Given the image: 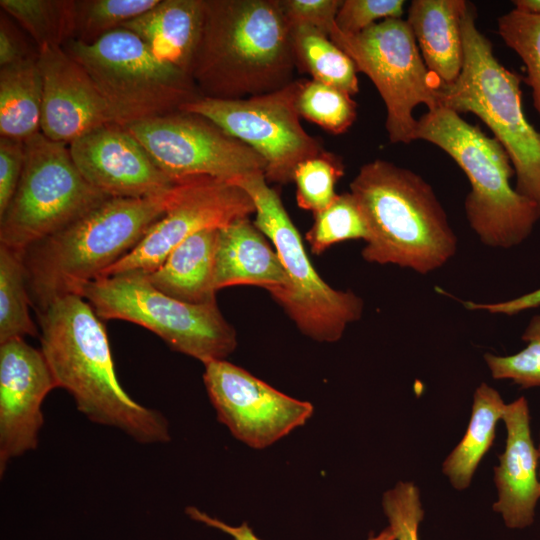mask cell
<instances>
[{
	"instance_id": "obj_34",
	"label": "cell",
	"mask_w": 540,
	"mask_h": 540,
	"mask_svg": "<svg viewBox=\"0 0 540 540\" xmlns=\"http://www.w3.org/2000/svg\"><path fill=\"white\" fill-rule=\"evenodd\" d=\"M527 346L509 356L484 355L495 379H510L522 388L540 386V314L534 315L523 332Z\"/></svg>"
},
{
	"instance_id": "obj_43",
	"label": "cell",
	"mask_w": 540,
	"mask_h": 540,
	"mask_svg": "<svg viewBox=\"0 0 540 540\" xmlns=\"http://www.w3.org/2000/svg\"><path fill=\"white\" fill-rule=\"evenodd\" d=\"M538 454H539V460H540V444H539ZM539 474H540V472H539Z\"/></svg>"
},
{
	"instance_id": "obj_26",
	"label": "cell",
	"mask_w": 540,
	"mask_h": 540,
	"mask_svg": "<svg viewBox=\"0 0 540 540\" xmlns=\"http://www.w3.org/2000/svg\"><path fill=\"white\" fill-rule=\"evenodd\" d=\"M291 46L296 68L311 79L354 95L359 91L357 69L352 59L322 30L291 25Z\"/></svg>"
},
{
	"instance_id": "obj_30",
	"label": "cell",
	"mask_w": 540,
	"mask_h": 540,
	"mask_svg": "<svg viewBox=\"0 0 540 540\" xmlns=\"http://www.w3.org/2000/svg\"><path fill=\"white\" fill-rule=\"evenodd\" d=\"M160 0H76L75 41L92 44L126 22L146 13Z\"/></svg>"
},
{
	"instance_id": "obj_12",
	"label": "cell",
	"mask_w": 540,
	"mask_h": 540,
	"mask_svg": "<svg viewBox=\"0 0 540 540\" xmlns=\"http://www.w3.org/2000/svg\"><path fill=\"white\" fill-rule=\"evenodd\" d=\"M301 79L276 91L242 99L198 97L179 110L206 117L247 144L266 162L267 182L293 181L296 167L327 150L300 122L297 96Z\"/></svg>"
},
{
	"instance_id": "obj_8",
	"label": "cell",
	"mask_w": 540,
	"mask_h": 540,
	"mask_svg": "<svg viewBox=\"0 0 540 540\" xmlns=\"http://www.w3.org/2000/svg\"><path fill=\"white\" fill-rule=\"evenodd\" d=\"M248 193L255 205L254 225L274 245L285 269L288 286L271 294L300 331L319 342L338 341L346 327L360 319L362 299L352 291L330 287L313 267L301 236L264 172L231 182Z\"/></svg>"
},
{
	"instance_id": "obj_14",
	"label": "cell",
	"mask_w": 540,
	"mask_h": 540,
	"mask_svg": "<svg viewBox=\"0 0 540 540\" xmlns=\"http://www.w3.org/2000/svg\"><path fill=\"white\" fill-rule=\"evenodd\" d=\"M253 213L255 205L251 197L235 184L210 177L182 180L180 193L166 213L136 247L101 276L152 272L173 249L192 235L203 230L220 229Z\"/></svg>"
},
{
	"instance_id": "obj_10",
	"label": "cell",
	"mask_w": 540,
	"mask_h": 540,
	"mask_svg": "<svg viewBox=\"0 0 540 540\" xmlns=\"http://www.w3.org/2000/svg\"><path fill=\"white\" fill-rule=\"evenodd\" d=\"M17 190L0 216V245L24 252L62 230L107 198L77 169L69 145L41 132L24 141Z\"/></svg>"
},
{
	"instance_id": "obj_21",
	"label": "cell",
	"mask_w": 540,
	"mask_h": 540,
	"mask_svg": "<svg viewBox=\"0 0 540 540\" xmlns=\"http://www.w3.org/2000/svg\"><path fill=\"white\" fill-rule=\"evenodd\" d=\"M465 0H413L407 22L423 61L441 85L453 83L464 62L462 22Z\"/></svg>"
},
{
	"instance_id": "obj_38",
	"label": "cell",
	"mask_w": 540,
	"mask_h": 540,
	"mask_svg": "<svg viewBox=\"0 0 540 540\" xmlns=\"http://www.w3.org/2000/svg\"><path fill=\"white\" fill-rule=\"evenodd\" d=\"M25 162L24 141L0 138V216L19 185Z\"/></svg>"
},
{
	"instance_id": "obj_31",
	"label": "cell",
	"mask_w": 540,
	"mask_h": 540,
	"mask_svg": "<svg viewBox=\"0 0 540 540\" xmlns=\"http://www.w3.org/2000/svg\"><path fill=\"white\" fill-rule=\"evenodd\" d=\"M368 236L363 213L349 192L338 194L328 207L314 214L306 240L314 254H321L336 243L354 239L366 241Z\"/></svg>"
},
{
	"instance_id": "obj_13",
	"label": "cell",
	"mask_w": 540,
	"mask_h": 540,
	"mask_svg": "<svg viewBox=\"0 0 540 540\" xmlns=\"http://www.w3.org/2000/svg\"><path fill=\"white\" fill-rule=\"evenodd\" d=\"M124 126L175 183L194 177L231 183L265 173L261 155L199 114L178 110Z\"/></svg>"
},
{
	"instance_id": "obj_25",
	"label": "cell",
	"mask_w": 540,
	"mask_h": 540,
	"mask_svg": "<svg viewBox=\"0 0 540 540\" xmlns=\"http://www.w3.org/2000/svg\"><path fill=\"white\" fill-rule=\"evenodd\" d=\"M505 406L498 391L486 383L476 389L465 435L443 463V472L455 489L470 485L477 466L492 446Z\"/></svg>"
},
{
	"instance_id": "obj_24",
	"label": "cell",
	"mask_w": 540,
	"mask_h": 540,
	"mask_svg": "<svg viewBox=\"0 0 540 540\" xmlns=\"http://www.w3.org/2000/svg\"><path fill=\"white\" fill-rule=\"evenodd\" d=\"M43 81L39 53L0 67V135L25 141L40 132Z\"/></svg>"
},
{
	"instance_id": "obj_9",
	"label": "cell",
	"mask_w": 540,
	"mask_h": 540,
	"mask_svg": "<svg viewBox=\"0 0 540 540\" xmlns=\"http://www.w3.org/2000/svg\"><path fill=\"white\" fill-rule=\"evenodd\" d=\"M62 48L85 69L119 124L178 111L200 97L190 74L157 59L125 28L92 44L70 40Z\"/></svg>"
},
{
	"instance_id": "obj_5",
	"label": "cell",
	"mask_w": 540,
	"mask_h": 540,
	"mask_svg": "<svg viewBox=\"0 0 540 540\" xmlns=\"http://www.w3.org/2000/svg\"><path fill=\"white\" fill-rule=\"evenodd\" d=\"M415 140L439 147L466 174L471 187L464 202L466 217L485 246L509 249L530 236L540 213L512 187L515 171L498 140L443 106L417 119Z\"/></svg>"
},
{
	"instance_id": "obj_20",
	"label": "cell",
	"mask_w": 540,
	"mask_h": 540,
	"mask_svg": "<svg viewBox=\"0 0 540 540\" xmlns=\"http://www.w3.org/2000/svg\"><path fill=\"white\" fill-rule=\"evenodd\" d=\"M264 236L249 217L218 229L214 259L217 291L229 286L253 285L273 294L287 288L285 269Z\"/></svg>"
},
{
	"instance_id": "obj_27",
	"label": "cell",
	"mask_w": 540,
	"mask_h": 540,
	"mask_svg": "<svg viewBox=\"0 0 540 540\" xmlns=\"http://www.w3.org/2000/svg\"><path fill=\"white\" fill-rule=\"evenodd\" d=\"M2 11L31 37L38 51L73 39L75 0H1Z\"/></svg>"
},
{
	"instance_id": "obj_23",
	"label": "cell",
	"mask_w": 540,
	"mask_h": 540,
	"mask_svg": "<svg viewBox=\"0 0 540 540\" xmlns=\"http://www.w3.org/2000/svg\"><path fill=\"white\" fill-rule=\"evenodd\" d=\"M218 229L184 240L154 271L144 274L161 292L191 304L216 302L214 259Z\"/></svg>"
},
{
	"instance_id": "obj_17",
	"label": "cell",
	"mask_w": 540,
	"mask_h": 540,
	"mask_svg": "<svg viewBox=\"0 0 540 540\" xmlns=\"http://www.w3.org/2000/svg\"><path fill=\"white\" fill-rule=\"evenodd\" d=\"M69 150L84 179L108 197H145L176 184L119 123L92 130L71 142Z\"/></svg>"
},
{
	"instance_id": "obj_11",
	"label": "cell",
	"mask_w": 540,
	"mask_h": 540,
	"mask_svg": "<svg viewBox=\"0 0 540 540\" xmlns=\"http://www.w3.org/2000/svg\"><path fill=\"white\" fill-rule=\"evenodd\" d=\"M328 36L377 88L387 111L390 142L415 141L414 108L424 104L433 110L441 105L439 81L427 69L407 20L385 19L353 36L342 34L334 24Z\"/></svg>"
},
{
	"instance_id": "obj_35",
	"label": "cell",
	"mask_w": 540,
	"mask_h": 540,
	"mask_svg": "<svg viewBox=\"0 0 540 540\" xmlns=\"http://www.w3.org/2000/svg\"><path fill=\"white\" fill-rule=\"evenodd\" d=\"M419 495L412 482H398L383 494V511L397 540H419V525L424 518Z\"/></svg>"
},
{
	"instance_id": "obj_16",
	"label": "cell",
	"mask_w": 540,
	"mask_h": 540,
	"mask_svg": "<svg viewBox=\"0 0 540 540\" xmlns=\"http://www.w3.org/2000/svg\"><path fill=\"white\" fill-rule=\"evenodd\" d=\"M57 388L40 349L15 338L0 344V474L38 446L42 404Z\"/></svg>"
},
{
	"instance_id": "obj_22",
	"label": "cell",
	"mask_w": 540,
	"mask_h": 540,
	"mask_svg": "<svg viewBox=\"0 0 540 540\" xmlns=\"http://www.w3.org/2000/svg\"><path fill=\"white\" fill-rule=\"evenodd\" d=\"M202 22L203 0H160L121 28L140 37L157 59L190 74Z\"/></svg>"
},
{
	"instance_id": "obj_19",
	"label": "cell",
	"mask_w": 540,
	"mask_h": 540,
	"mask_svg": "<svg viewBox=\"0 0 540 540\" xmlns=\"http://www.w3.org/2000/svg\"><path fill=\"white\" fill-rule=\"evenodd\" d=\"M502 419L507 429L504 453L494 468V482L498 500L493 510L501 514L505 525L512 529L530 526L540 498V480L537 477L538 450L534 447L528 403L520 397L506 404Z\"/></svg>"
},
{
	"instance_id": "obj_36",
	"label": "cell",
	"mask_w": 540,
	"mask_h": 540,
	"mask_svg": "<svg viewBox=\"0 0 540 540\" xmlns=\"http://www.w3.org/2000/svg\"><path fill=\"white\" fill-rule=\"evenodd\" d=\"M404 5L403 0H343L335 24L342 34L357 35L385 19L401 18Z\"/></svg>"
},
{
	"instance_id": "obj_1",
	"label": "cell",
	"mask_w": 540,
	"mask_h": 540,
	"mask_svg": "<svg viewBox=\"0 0 540 540\" xmlns=\"http://www.w3.org/2000/svg\"><path fill=\"white\" fill-rule=\"evenodd\" d=\"M37 315L40 350L57 388L71 395L80 413L142 444L170 441L166 417L135 401L120 385L106 329L82 296L55 298Z\"/></svg>"
},
{
	"instance_id": "obj_37",
	"label": "cell",
	"mask_w": 540,
	"mask_h": 540,
	"mask_svg": "<svg viewBox=\"0 0 540 540\" xmlns=\"http://www.w3.org/2000/svg\"><path fill=\"white\" fill-rule=\"evenodd\" d=\"M290 25L308 24L326 34L335 24L340 0H278Z\"/></svg>"
},
{
	"instance_id": "obj_18",
	"label": "cell",
	"mask_w": 540,
	"mask_h": 540,
	"mask_svg": "<svg viewBox=\"0 0 540 540\" xmlns=\"http://www.w3.org/2000/svg\"><path fill=\"white\" fill-rule=\"evenodd\" d=\"M43 81L40 132L70 144L115 117L85 69L63 48L39 50Z\"/></svg>"
},
{
	"instance_id": "obj_15",
	"label": "cell",
	"mask_w": 540,
	"mask_h": 540,
	"mask_svg": "<svg viewBox=\"0 0 540 540\" xmlns=\"http://www.w3.org/2000/svg\"><path fill=\"white\" fill-rule=\"evenodd\" d=\"M203 381L218 420L235 438L266 448L312 415L311 403L292 398L226 360L204 364Z\"/></svg>"
},
{
	"instance_id": "obj_28",
	"label": "cell",
	"mask_w": 540,
	"mask_h": 540,
	"mask_svg": "<svg viewBox=\"0 0 540 540\" xmlns=\"http://www.w3.org/2000/svg\"><path fill=\"white\" fill-rule=\"evenodd\" d=\"M23 253L0 245V344L15 338L38 336L31 304Z\"/></svg>"
},
{
	"instance_id": "obj_4",
	"label": "cell",
	"mask_w": 540,
	"mask_h": 540,
	"mask_svg": "<svg viewBox=\"0 0 540 540\" xmlns=\"http://www.w3.org/2000/svg\"><path fill=\"white\" fill-rule=\"evenodd\" d=\"M369 236L365 261L428 274L452 259L458 240L432 186L419 174L376 159L350 183Z\"/></svg>"
},
{
	"instance_id": "obj_32",
	"label": "cell",
	"mask_w": 540,
	"mask_h": 540,
	"mask_svg": "<svg viewBox=\"0 0 540 540\" xmlns=\"http://www.w3.org/2000/svg\"><path fill=\"white\" fill-rule=\"evenodd\" d=\"M343 175L342 160L328 151L301 162L293 176L298 206L314 214L324 210L338 195L335 186Z\"/></svg>"
},
{
	"instance_id": "obj_6",
	"label": "cell",
	"mask_w": 540,
	"mask_h": 540,
	"mask_svg": "<svg viewBox=\"0 0 540 540\" xmlns=\"http://www.w3.org/2000/svg\"><path fill=\"white\" fill-rule=\"evenodd\" d=\"M476 18V9L468 2L462 22V70L453 83L439 84V102L458 114L472 113L485 123L510 158L516 191L540 213V132L524 114L522 78L498 61Z\"/></svg>"
},
{
	"instance_id": "obj_41",
	"label": "cell",
	"mask_w": 540,
	"mask_h": 540,
	"mask_svg": "<svg viewBox=\"0 0 540 540\" xmlns=\"http://www.w3.org/2000/svg\"><path fill=\"white\" fill-rule=\"evenodd\" d=\"M200 522L216 528L218 530H221L225 532L226 534L230 535L234 540H260L253 532L252 530L247 526V524H242L240 526H230L223 521L211 517L207 513H202L199 518ZM368 540H397L395 538L394 533L392 530L387 527L383 531H381L378 535L373 536L371 535Z\"/></svg>"
},
{
	"instance_id": "obj_2",
	"label": "cell",
	"mask_w": 540,
	"mask_h": 540,
	"mask_svg": "<svg viewBox=\"0 0 540 540\" xmlns=\"http://www.w3.org/2000/svg\"><path fill=\"white\" fill-rule=\"evenodd\" d=\"M291 25L278 0H203L190 75L202 97L242 99L295 79Z\"/></svg>"
},
{
	"instance_id": "obj_29",
	"label": "cell",
	"mask_w": 540,
	"mask_h": 540,
	"mask_svg": "<svg viewBox=\"0 0 540 540\" xmlns=\"http://www.w3.org/2000/svg\"><path fill=\"white\" fill-rule=\"evenodd\" d=\"M297 110L300 117L331 134L346 132L357 117V104L352 95L313 79H301Z\"/></svg>"
},
{
	"instance_id": "obj_39",
	"label": "cell",
	"mask_w": 540,
	"mask_h": 540,
	"mask_svg": "<svg viewBox=\"0 0 540 540\" xmlns=\"http://www.w3.org/2000/svg\"><path fill=\"white\" fill-rule=\"evenodd\" d=\"M10 20V16L2 11L0 16V67L20 62L39 53L38 49H33L28 44L25 36Z\"/></svg>"
},
{
	"instance_id": "obj_33",
	"label": "cell",
	"mask_w": 540,
	"mask_h": 540,
	"mask_svg": "<svg viewBox=\"0 0 540 540\" xmlns=\"http://www.w3.org/2000/svg\"><path fill=\"white\" fill-rule=\"evenodd\" d=\"M498 33L526 67V83L532 89L533 104L540 117V16L515 9L498 18Z\"/></svg>"
},
{
	"instance_id": "obj_7",
	"label": "cell",
	"mask_w": 540,
	"mask_h": 540,
	"mask_svg": "<svg viewBox=\"0 0 540 540\" xmlns=\"http://www.w3.org/2000/svg\"><path fill=\"white\" fill-rule=\"evenodd\" d=\"M76 294L101 320L140 325L173 350L203 364L225 360L237 346L236 332L216 302L180 301L155 288L141 272L101 276L82 285Z\"/></svg>"
},
{
	"instance_id": "obj_40",
	"label": "cell",
	"mask_w": 540,
	"mask_h": 540,
	"mask_svg": "<svg viewBox=\"0 0 540 540\" xmlns=\"http://www.w3.org/2000/svg\"><path fill=\"white\" fill-rule=\"evenodd\" d=\"M463 305L470 310H485L493 314L514 315L540 306V288L508 301L495 303L465 301Z\"/></svg>"
},
{
	"instance_id": "obj_3",
	"label": "cell",
	"mask_w": 540,
	"mask_h": 540,
	"mask_svg": "<svg viewBox=\"0 0 540 540\" xmlns=\"http://www.w3.org/2000/svg\"><path fill=\"white\" fill-rule=\"evenodd\" d=\"M181 182L138 198L110 197L23 253L36 312L55 298L76 294L128 254L177 199Z\"/></svg>"
},
{
	"instance_id": "obj_42",
	"label": "cell",
	"mask_w": 540,
	"mask_h": 540,
	"mask_svg": "<svg viewBox=\"0 0 540 540\" xmlns=\"http://www.w3.org/2000/svg\"><path fill=\"white\" fill-rule=\"evenodd\" d=\"M512 3L519 12L540 16V0H514Z\"/></svg>"
}]
</instances>
